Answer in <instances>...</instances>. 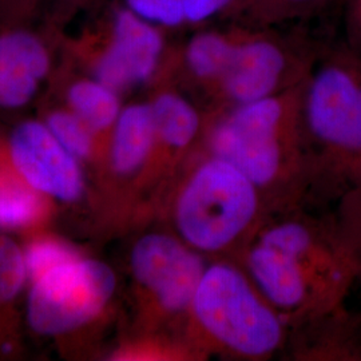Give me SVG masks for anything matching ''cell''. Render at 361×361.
<instances>
[{
	"instance_id": "obj_1",
	"label": "cell",
	"mask_w": 361,
	"mask_h": 361,
	"mask_svg": "<svg viewBox=\"0 0 361 361\" xmlns=\"http://www.w3.org/2000/svg\"><path fill=\"white\" fill-rule=\"evenodd\" d=\"M258 207L257 186L229 162L210 154L180 188L174 224L178 237L194 250L219 253L247 232Z\"/></svg>"
},
{
	"instance_id": "obj_2",
	"label": "cell",
	"mask_w": 361,
	"mask_h": 361,
	"mask_svg": "<svg viewBox=\"0 0 361 361\" xmlns=\"http://www.w3.org/2000/svg\"><path fill=\"white\" fill-rule=\"evenodd\" d=\"M189 313L212 340L240 356H269L284 338L279 310L229 262L207 265Z\"/></svg>"
},
{
	"instance_id": "obj_3",
	"label": "cell",
	"mask_w": 361,
	"mask_h": 361,
	"mask_svg": "<svg viewBox=\"0 0 361 361\" xmlns=\"http://www.w3.org/2000/svg\"><path fill=\"white\" fill-rule=\"evenodd\" d=\"M293 110L290 97L280 94L234 106L212 130L210 153L243 171L258 189L269 186L284 169Z\"/></svg>"
},
{
	"instance_id": "obj_4",
	"label": "cell",
	"mask_w": 361,
	"mask_h": 361,
	"mask_svg": "<svg viewBox=\"0 0 361 361\" xmlns=\"http://www.w3.org/2000/svg\"><path fill=\"white\" fill-rule=\"evenodd\" d=\"M113 269L98 259L75 258L34 280L27 319L40 335H62L94 320L116 292Z\"/></svg>"
},
{
	"instance_id": "obj_5",
	"label": "cell",
	"mask_w": 361,
	"mask_h": 361,
	"mask_svg": "<svg viewBox=\"0 0 361 361\" xmlns=\"http://www.w3.org/2000/svg\"><path fill=\"white\" fill-rule=\"evenodd\" d=\"M135 280L168 312H189L207 268L200 252L180 237L150 233L133 246L130 256Z\"/></svg>"
},
{
	"instance_id": "obj_6",
	"label": "cell",
	"mask_w": 361,
	"mask_h": 361,
	"mask_svg": "<svg viewBox=\"0 0 361 361\" xmlns=\"http://www.w3.org/2000/svg\"><path fill=\"white\" fill-rule=\"evenodd\" d=\"M246 274L258 292L279 312L304 307L314 288L338 296L355 273L324 271L300 258L257 241L247 250Z\"/></svg>"
},
{
	"instance_id": "obj_7",
	"label": "cell",
	"mask_w": 361,
	"mask_h": 361,
	"mask_svg": "<svg viewBox=\"0 0 361 361\" xmlns=\"http://www.w3.org/2000/svg\"><path fill=\"white\" fill-rule=\"evenodd\" d=\"M13 166L30 188L62 201H77L85 180L78 158L62 146L46 123L26 121L10 137Z\"/></svg>"
},
{
	"instance_id": "obj_8",
	"label": "cell",
	"mask_w": 361,
	"mask_h": 361,
	"mask_svg": "<svg viewBox=\"0 0 361 361\" xmlns=\"http://www.w3.org/2000/svg\"><path fill=\"white\" fill-rule=\"evenodd\" d=\"M164 52V38L154 26L129 8L116 11L109 37L94 66L95 79L116 92L153 77Z\"/></svg>"
},
{
	"instance_id": "obj_9",
	"label": "cell",
	"mask_w": 361,
	"mask_h": 361,
	"mask_svg": "<svg viewBox=\"0 0 361 361\" xmlns=\"http://www.w3.org/2000/svg\"><path fill=\"white\" fill-rule=\"evenodd\" d=\"M360 94V77L344 66H325L310 82L304 104L307 125L335 164L348 142Z\"/></svg>"
},
{
	"instance_id": "obj_10",
	"label": "cell",
	"mask_w": 361,
	"mask_h": 361,
	"mask_svg": "<svg viewBox=\"0 0 361 361\" xmlns=\"http://www.w3.org/2000/svg\"><path fill=\"white\" fill-rule=\"evenodd\" d=\"M286 66L280 44L269 39L241 35L217 87L234 106L255 102L277 94Z\"/></svg>"
},
{
	"instance_id": "obj_11",
	"label": "cell",
	"mask_w": 361,
	"mask_h": 361,
	"mask_svg": "<svg viewBox=\"0 0 361 361\" xmlns=\"http://www.w3.org/2000/svg\"><path fill=\"white\" fill-rule=\"evenodd\" d=\"M51 65L43 40L23 30L0 31V109H18L37 94Z\"/></svg>"
},
{
	"instance_id": "obj_12",
	"label": "cell",
	"mask_w": 361,
	"mask_h": 361,
	"mask_svg": "<svg viewBox=\"0 0 361 361\" xmlns=\"http://www.w3.org/2000/svg\"><path fill=\"white\" fill-rule=\"evenodd\" d=\"M157 143L150 104L122 107L113 128L110 162L118 176L129 177L142 168Z\"/></svg>"
},
{
	"instance_id": "obj_13",
	"label": "cell",
	"mask_w": 361,
	"mask_h": 361,
	"mask_svg": "<svg viewBox=\"0 0 361 361\" xmlns=\"http://www.w3.org/2000/svg\"><path fill=\"white\" fill-rule=\"evenodd\" d=\"M157 142L174 150H183L193 143L201 128V118L193 104L177 92L165 91L150 102Z\"/></svg>"
},
{
	"instance_id": "obj_14",
	"label": "cell",
	"mask_w": 361,
	"mask_h": 361,
	"mask_svg": "<svg viewBox=\"0 0 361 361\" xmlns=\"http://www.w3.org/2000/svg\"><path fill=\"white\" fill-rule=\"evenodd\" d=\"M118 94L98 79H82L68 89L67 102L94 133H102L113 130L122 111Z\"/></svg>"
},
{
	"instance_id": "obj_15",
	"label": "cell",
	"mask_w": 361,
	"mask_h": 361,
	"mask_svg": "<svg viewBox=\"0 0 361 361\" xmlns=\"http://www.w3.org/2000/svg\"><path fill=\"white\" fill-rule=\"evenodd\" d=\"M241 34L216 31L195 35L185 51V61L192 75L207 85H219L232 61Z\"/></svg>"
},
{
	"instance_id": "obj_16",
	"label": "cell",
	"mask_w": 361,
	"mask_h": 361,
	"mask_svg": "<svg viewBox=\"0 0 361 361\" xmlns=\"http://www.w3.org/2000/svg\"><path fill=\"white\" fill-rule=\"evenodd\" d=\"M42 201L37 190L18 182L0 178V228L16 229L39 217Z\"/></svg>"
},
{
	"instance_id": "obj_17",
	"label": "cell",
	"mask_w": 361,
	"mask_h": 361,
	"mask_svg": "<svg viewBox=\"0 0 361 361\" xmlns=\"http://www.w3.org/2000/svg\"><path fill=\"white\" fill-rule=\"evenodd\" d=\"M44 123L74 157L87 158L91 154L95 133L71 110H55Z\"/></svg>"
},
{
	"instance_id": "obj_18",
	"label": "cell",
	"mask_w": 361,
	"mask_h": 361,
	"mask_svg": "<svg viewBox=\"0 0 361 361\" xmlns=\"http://www.w3.org/2000/svg\"><path fill=\"white\" fill-rule=\"evenodd\" d=\"M26 256L11 238L0 235V302L13 300L27 277Z\"/></svg>"
},
{
	"instance_id": "obj_19",
	"label": "cell",
	"mask_w": 361,
	"mask_h": 361,
	"mask_svg": "<svg viewBox=\"0 0 361 361\" xmlns=\"http://www.w3.org/2000/svg\"><path fill=\"white\" fill-rule=\"evenodd\" d=\"M75 258V252L63 244L55 240H39L27 250V271L32 280H37L47 271Z\"/></svg>"
},
{
	"instance_id": "obj_20",
	"label": "cell",
	"mask_w": 361,
	"mask_h": 361,
	"mask_svg": "<svg viewBox=\"0 0 361 361\" xmlns=\"http://www.w3.org/2000/svg\"><path fill=\"white\" fill-rule=\"evenodd\" d=\"M131 13L157 27L185 25L183 0H126Z\"/></svg>"
},
{
	"instance_id": "obj_21",
	"label": "cell",
	"mask_w": 361,
	"mask_h": 361,
	"mask_svg": "<svg viewBox=\"0 0 361 361\" xmlns=\"http://www.w3.org/2000/svg\"><path fill=\"white\" fill-rule=\"evenodd\" d=\"M348 195V201L344 207V224L338 240L359 273L361 271V185L353 188Z\"/></svg>"
},
{
	"instance_id": "obj_22",
	"label": "cell",
	"mask_w": 361,
	"mask_h": 361,
	"mask_svg": "<svg viewBox=\"0 0 361 361\" xmlns=\"http://www.w3.org/2000/svg\"><path fill=\"white\" fill-rule=\"evenodd\" d=\"M337 165L345 173V176L352 178L355 183L353 188L361 185V94L348 142Z\"/></svg>"
},
{
	"instance_id": "obj_23",
	"label": "cell",
	"mask_w": 361,
	"mask_h": 361,
	"mask_svg": "<svg viewBox=\"0 0 361 361\" xmlns=\"http://www.w3.org/2000/svg\"><path fill=\"white\" fill-rule=\"evenodd\" d=\"M233 0H183L185 23H201L224 11Z\"/></svg>"
},
{
	"instance_id": "obj_24",
	"label": "cell",
	"mask_w": 361,
	"mask_h": 361,
	"mask_svg": "<svg viewBox=\"0 0 361 361\" xmlns=\"http://www.w3.org/2000/svg\"><path fill=\"white\" fill-rule=\"evenodd\" d=\"M284 1H290V3H301V1H307V0H284Z\"/></svg>"
}]
</instances>
